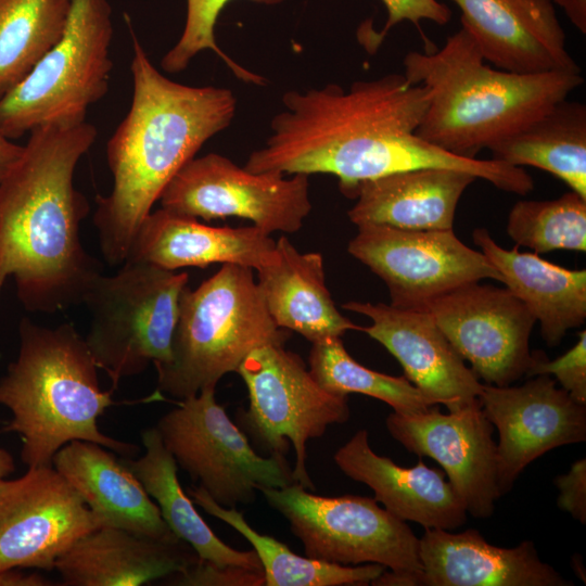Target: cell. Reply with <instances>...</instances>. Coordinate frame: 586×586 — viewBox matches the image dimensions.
<instances>
[{
  "mask_svg": "<svg viewBox=\"0 0 586 586\" xmlns=\"http://www.w3.org/2000/svg\"><path fill=\"white\" fill-rule=\"evenodd\" d=\"M189 275L125 262L113 276L94 279L82 303L91 315L86 343L116 390L123 378L166 364Z\"/></svg>",
  "mask_w": 586,
  "mask_h": 586,
  "instance_id": "obj_8",
  "label": "cell"
},
{
  "mask_svg": "<svg viewBox=\"0 0 586 586\" xmlns=\"http://www.w3.org/2000/svg\"><path fill=\"white\" fill-rule=\"evenodd\" d=\"M555 375L569 395L586 405V330L578 333V341L557 359L549 360L542 352H533L527 377Z\"/></svg>",
  "mask_w": 586,
  "mask_h": 586,
  "instance_id": "obj_35",
  "label": "cell"
},
{
  "mask_svg": "<svg viewBox=\"0 0 586 586\" xmlns=\"http://www.w3.org/2000/svg\"><path fill=\"white\" fill-rule=\"evenodd\" d=\"M342 307L371 320L360 331L383 345L400 364L404 375L433 404L451 411L479 399L483 383L428 310L356 301Z\"/></svg>",
  "mask_w": 586,
  "mask_h": 586,
  "instance_id": "obj_19",
  "label": "cell"
},
{
  "mask_svg": "<svg viewBox=\"0 0 586 586\" xmlns=\"http://www.w3.org/2000/svg\"><path fill=\"white\" fill-rule=\"evenodd\" d=\"M387 11L386 23L380 34H375L368 47L378 49L388 30L404 21L420 27L423 20L445 25L451 17L449 8L437 0H381Z\"/></svg>",
  "mask_w": 586,
  "mask_h": 586,
  "instance_id": "obj_37",
  "label": "cell"
},
{
  "mask_svg": "<svg viewBox=\"0 0 586 586\" xmlns=\"http://www.w3.org/2000/svg\"><path fill=\"white\" fill-rule=\"evenodd\" d=\"M24 569L0 571V586H51V579L38 572H25Z\"/></svg>",
  "mask_w": 586,
  "mask_h": 586,
  "instance_id": "obj_39",
  "label": "cell"
},
{
  "mask_svg": "<svg viewBox=\"0 0 586 586\" xmlns=\"http://www.w3.org/2000/svg\"><path fill=\"white\" fill-rule=\"evenodd\" d=\"M404 76L430 92L415 133L451 154L474 158L584 82L582 73L515 74L485 63L471 35L460 27L434 52L411 51Z\"/></svg>",
  "mask_w": 586,
  "mask_h": 586,
  "instance_id": "obj_4",
  "label": "cell"
},
{
  "mask_svg": "<svg viewBox=\"0 0 586 586\" xmlns=\"http://www.w3.org/2000/svg\"><path fill=\"white\" fill-rule=\"evenodd\" d=\"M429 101L424 86L396 73L355 81L348 90L328 84L286 91L285 109L273 116L265 145L250 154L244 168L334 175L344 195L365 180L430 167L468 171L520 195L532 191L533 179L522 167L458 156L418 137Z\"/></svg>",
  "mask_w": 586,
  "mask_h": 586,
  "instance_id": "obj_1",
  "label": "cell"
},
{
  "mask_svg": "<svg viewBox=\"0 0 586 586\" xmlns=\"http://www.w3.org/2000/svg\"><path fill=\"white\" fill-rule=\"evenodd\" d=\"M98 527V518L53 466L0 481V571L54 570L76 540Z\"/></svg>",
  "mask_w": 586,
  "mask_h": 586,
  "instance_id": "obj_14",
  "label": "cell"
},
{
  "mask_svg": "<svg viewBox=\"0 0 586 586\" xmlns=\"http://www.w3.org/2000/svg\"><path fill=\"white\" fill-rule=\"evenodd\" d=\"M237 373L249 393L247 409L237 416L240 428L268 455L286 456L292 446L294 481L315 491L306 469V443L348 420L347 396L321 387L304 360L284 345L253 351Z\"/></svg>",
  "mask_w": 586,
  "mask_h": 586,
  "instance_id": "obj_9",
  "label": "cell"
},
{
  "mask_svg": "<svg viewBox=\"0 0 586 586\" xmlns=\"http://www.w3.org/2000/svg\"><path fill=\"white\" fill-rule=\"evenodd\" d=\"M493 160L533 166L586 199V106L566 99L492 144Z\"/></svg>",
  "mask_w": 586,
  "mask_h": 586,
  "instance_id": "obj_29",
  "label": "cell"
},
{
  "mask_svg": "<svg viewBox=\"0 0 586 586\" xmlns=\"http://www.w3.org/2000/svg\"><path fill=\"white\" fill-rule=\"evenodd\" d=\"M52 466L79 494L101 526L156 539H179L139 480L114 451L77 440L56 451Z\"/></svg>",
  "mask_w": 586,
  "mask_h": 586,
  "instance_id": "obj_24",
  "label": "cell"
},
{
  "mask_svg": "<svg viewBox=\"0 0 586 586\" xmlns=\"http://www.w3.org/2000/svg\"><path fill=\"white\" fill-rule=\"evenodd\" d=\"M215 392L208 387L179 400L155 425L177 466L227 508L253 502L259 488L296 483L285 456L258 454Z\"/></svg>",
  "mask_w": 586,
  "mask_h": 586,
  "instance_id": "obj_10",
  "label": "cell"
},
{
  "mask_svg": "<svg viewBox=\"0 0 586 586\" xmlns=\"http://www.w3.org/2000/svg\"><path fill=\"white\" fill-rule=\"evenodd\" d=\"M95 138L87 122L35 128L0 182V292L13 277L30 311L82 303L101 273L79 238L89 204L74 186L75 168Z\"/></svg>",
  "mask_w": 586,
  "mask_h": 586,
  "instance_id": "obj_2",
  "label": "cell"
},
{
  "mask_svg": "<svg viewBox=\"0 0 586 586\" xmlns=\"http://www.w3.org/2000/svg\"><path fill=\"white\" fill-rule=\"evenodd\" d=\"M507 232L519 246L536 254L557 250L586 251V199L574 191L546 201L517 202Z\"/></svg>",
  "mask_w": 586,
  "mask_h": 586,
  "instance_id": "obj_33",
  "label": "cell"
},
{
  "mask_svg": "<svg viewBox=\"0 0 586 586\" xmlns=\"http://www.w3.org/2000/svg\"><path fill=\"white\" fill-rule=\"evenodd\" d=\"M275 245L270 234L253 225L214 227L161 207L141 222L125 262L167 270L204 268L215 263L257 270L270 259Z\"/></svg>",
  "mask_w": 586,
  "mask_h": 586,
  "instance_id": "obj_22",
  "label": "cell"
},
{
  "mask_svg": "<svg viewBox=\"0 0 586 586\" xmlns=\"http://www.w3.org/2000/svg\"><path fill=\"white\" fill-rule=\"evenodd\" d=\"M289 337L270 317L253 269L224 264L195 290L183 289L170 359L155 366L157 390L181 400L216 388L253 351Z\"/></svg>",
  "mask_w": 586,
  "mask_h": 586,
  "instance_id": "obj_6",
  "label": "cell"
},
{
  "mask_svg": "<svg viewBox=\"0 0 586 586\" xmlns=\"http://www.w3.org/2000/svg\"><path fill=\"white\" fill-rule=\"evenodd\" d=\"M418 572L384 571L378 586H572L540 560L531 540L515 547L491 545L479 531L425 528L419 538Z\"/></svg>",
  "mask_w": 586,
  "mask_h": 586,
  "instance_id": "obj_18",
  "label": "cell"
},
{
  "mask_svg": "<svg viewBox=\"0 0 586 586\" xmlns=\"http://www.w3.org/2000/svg\"><path fill=\"white\" fill-rule=\"evenodd\" d=\"M555 484L560 491L558 506L581 523H586V460L575 461L566 474L558 475Z\"/></svg>",
  "mask_w": 586,
  "mask_h": 586,
  "instance_id": "obj_38",
  "label": "cell"
},
{
  "mask_svg": "<svg viewBox=\"0 0 586 586\" xmlns=\"http://www.w3.org/2000/svg\"><path fill=\"white\" fill-rule=\"evenodd\" d=\"M20 348L0 379V405L11 420L1 432L16 433L21 459L28 468L52 466L56 451L73 441L97 443L123 457L140 450L102 433L98 419L115 402L102 390L98 366L75 327L36 324L23 318Z\"/></svg>",
  "mask_w": 586,
  "mask_h": 586,
  "instance_id": "obj_5",
  "label": "cell"
},
{
  "mask_svg": "<svg viewBox=\"0 0 586 586\" xmlns=\"http://www.w3.org/2000/svg\"><path fill=\"white\" fill-rule=\"evenodd\" d=\"M132 99L106 144L113 175L97 198L93 221L104 258L124 264L137 231L173 177L207 140L228 128L237 98L230 89L174 81L150 61L131 31Z\"/></svg>",
  "mask_w": 586,
  "mask_h": 586,
  "instance_id": "obj_3",
  "label": "cell"
},
{
  "mask_svg": "<svg viewBox=\"0 0 586 586\" xmlns=\"http://www.w3.org/2000/svg\"><path fill=\"white\" fill-rule=\"evenodd\" d=\"M552 2L564 11L579 33L586 34V0H552Z\"/></svg>",
  "mask_w": 586,
  "mask_h": 586,
  "instance_id": "obj_40",
  "label": "cell"
},
{
  "mask_svg": "<svg viewBox=\"0 0 586 586\" xmlns=\"http://www.w3.org/2000/svg\"><path fill=\"white\" fill-rule=\"evenodd\" d=\"M347 252L386 285L391 305L426 309L436 298L464 284L501 277L481 251L449 230H408L357 226Z\"/></svg>",
  "mask_w": 586,
  "mask_h": 586,
  "instance_id": "obj_13",
  "label": "cell"
},
{
  "mask_svg": "<svg viewBox=\"0 0 586 586\" xmlns=\"http://www.w3.org/2000/svg\"><path fill=\"white\" fill-rule=\"evenodd\" d=\"M479 399L499 434L500 496L536 458L556 447L586 441V405L558 388L547 374L535 375L520 386L483 384Z\"/></svg>",
  "mask_w": 586,
  "mask_h": 586,
  "instance_id": "obj_17",
  "label": "cell"
},
{
  "mask_svg": "<svg viewBox=\"0 0 586 586\" xmlns=\"http://www.w3.org/2000/svg\"><path fill=\"white\" fill-rule=\"evenodd\" d=\"M24 145L13 143L0 131V182L18 160Z\"/></svg>",
  "mask_w": 586,
  "mask_h": 586,
  "instance_id": "obj_41",
  "label": "cell"
},
{
  "mask_svg": "<svg viewBox=\"0 0 586 586\" xmlns=\"http://www.w3.org/2000/svg\"><path fill=\"white\" fill-rule=\"evenodd\" d=\"M385 424L408 451L441 464L468 513L482 519L493 514L500 497L496 443L480 399L447 413L437 404L415 415L393 411Z\"/></svg>",
  "mask_w": 586,
  "mask_h": 586,
  "instance_id": "obj_16",
  "label": "cell"
},
{
  "mask_svg": "<svg viewBox=\"0 0 586 586\" xmlns=\"http://www.w3.org/2000/svg\"><path fill=\"white\" fill-rule=\"evenodd\" d=\"M188 493L194 505L234 528L253 546L265 586L369 585L386 569L375 563L340 565L300 556L276 538L258 533L237 508L218 505L202 487Z\"/></svg>",
  "mask_w": 586,
  "mask_h": 586,
  "instance_id": "obj_30",
  "label": "cell"
},
{
  "mask_svg": "<svg viewBox=\"0 0 586 586\" xmlns=\"http://www.w3.org/2000/svg\"><path fill=\"white\" fill-rule=\"evenodd\" d=\"M230 0H187L186 23L177 43L170 48L161 61L164 72L176 74L184 71L191 61L202 51L216 53L233 73L247 84L266 85V79L233 61L216 42L215 26L217 18ZM263 4H278L283 0H252Z\"/></svg>",
  "mask_w": 586,
  "mask_h": 586,
  "instance_id": "obj_34",
  "label": "cell"
},
{
  "mask_svg": "<svg viewBox=\"0 0 586 586\" xmlns=\"http://www.w3.org/2000/svg\"><path fill=\"white\" fill-rule=\"evenodd\" d=\"M69 1L62 38L0 98V131L11 140L42 126L85 123L88 109L109 91L111 4L107 0Z\"/></svg>",
  "mask_w": 586,
  "mask_h": 586,
  "instance_id": "obj_7",
  "label": "cell"
},
{
  "mask_svg": "<svg viewBox=\"0 0 586 586\" xmlns=\"http://www.w3.org/2000/svg\"><path fill=\"white\" fill-rule=\"evenodd\" d=\"M0 433L1 430H0ZM16 469L13 456L0 446V481L11 475Z\"/></svg>",
  "mask_w": 586,
  "mask_h": 586,
  "instance_id": "obj_42",
  "label": "cell"
},
{
  "mask_svg": "<svg viewBox=\"0 0 586 586\" xmlns=\"http://www.w3.org/2000/svg\"><path fill=\"white\" fill-rule=\"evenodd\" d=\"M479 282L448 292L425 310L479 379L510 385L526 375L536 320L507 288Z\"/></svg>",
  "mask_w": 586,
  "mask_h": 586,
  "instance_id": "obj_15",
  "label": "cell"
},
{
  "mask_svg": "<svg viewBox=\"0 0 586 586\" xmlns=\"http://www.w3.org/2000/svg\"><path fill=\"white\" fill-rule=\"evenodd\" d=\"M258 492L289 522L308 558L340 565L375 563L393 572L421 570L419 538L374 498L320 496L297 483Z\"/></svg>",
  "mask_w": 586,
  "mask_h": 586,
  "instance_id": "obj_11",
  "label": "cell"
},
{
  "mask_svg": "<svg viewBox=\"0 0 586 586\" xmlns=\"http://www.w3.org/2000/svg\"><path fill=\"white\" fill-rule=\"evenodd\" d=\"M144 455L138 459L123 457L124 463L139 480L149 496L156 501L161 515L170 531L187 543L199 559L219 566H241L263 571L252 549L242 551L224 543L207 525L182 489L178 466L167 450L155 426L141 433Z\"/></svg>",
  "mask_w": 586,
  "mask_h": 586,
  "instance_id": "obj_28",
  "label": "cell"
},
{
  "mask_svg": "<svg viewBox=\"0 0 586 586\" xmlns=\"http://www.w3.org/2000/svg\"><path fill=\"white\" fill-rule=\"evenodd\" d=\"M69 0H0V98L62 38Z\"/></svg>",
  "mask_w": 586,
  "mask_h": 586,
  "instance_id": "obj_31",
  "label": "cell"
},
{
  "mask_svg": "<svg viewBox=\"0 0 586 586\" xmlns=\"http://www.w3.org/2000/svg\"><path fill=\"white\" fill-rule=\"evenodd\" d=\"M476 179L468 171L430 167L365 180L345 194L356 200L347 216L356 226L449 230L462 193Z\"/></svg>",
  "mask_w": 586,
  "mask_h": 586,
  "instance_id": "obj_25",
  "label": "cell"
},
{
  "mask_svg": "<svg viewBox=\"0 0 586 586\" xmlns=\"http://www.w3.org/2000/svg\"><path fill=\"white\" fill-rule=\"evenodd\" d=\"M199 557L183 540H164L101 526L55 562L65 586H139L182 573Z\"/></svg>",
  "mask_w": 586,
  "mask_h": 586,
  "instance_id": "obj_23",
  "label": "cell"
},
{
  "mask_svg": "<svg viewBox=\"0 0 586 586\" xmlns=\"http://www.w3.org/2000/svg\"><path fill=\"white\" fill-rule=\"evenodd\" d=\"M311 344L309 371L320 386L332 394H364L386 403L399 415L419 413L435 405L405 375H388L356 361L341 336L326 337Z\"/></svg>",
  "mask_w": 586,
  "mask_h": 586,
  "instance_id": "obj_32",
  "label": "cell"
},
{
  "mask_svg": "<svg viewBox=\"0 0 586 586\" xmlns=\"http://www.w3.org/2000/svg\"><path fill=\"white\" fill-rule=\"evenodd\" d=\"M253 173L208 153L190 160L160 196L161 207L204 220L238 217L270 234L297 232L313 205L307 175Z\"/></svg>",
  "mask_w": 586,
  "mask_h": 586,
  "instance_id": "obj_12",
  "label": "cell"
},
{
  "mask_svg": "<svg viewBox=\"0 0 586 586\" xmlns=\"http://www.w3.org/2000/svg\"><path fill=\"white\" fill-rule=\"evenodd\" d=\"M322 255L300 252L285 237L257 269V286L276 324L310 343L361 330L336 308L326 285Z\"/></svg>",
  "mask_w": 586,
  "mask_h": 586,
  "instance_id": "obj_26",
  "label": "cell"
},
{
  "mask_svg": "<svg viewBox=\"0 0 586 586\" xmlns=\"http://www.w3.org/2000/svg\"><path fill=\"white\" fill-rule=\"evenodd\" d=\"M170 585L179 586H263V571L241 566H219L198 559L179 574L171 575Z\"/></svg>",
  "mask_w": 586,
  "mask_h": 586,
  "instance_id": "obj_36",
  "label": "cell"
},
{
  "mask_svg": "<svg viewBox=\"0 0 586 586\" xmlns=\"http://www.w3.org/2000/svg\"><path fill=\"white\" fill-rule=\"evenodd\" d=\"M333 459L347 477L369 486L374 499L405 522L446 531L466 523L468 512L443 470L422 460L411 468L397 466L372 450L366 430L357 431Z\"/></svg>",
  "mask_w": 586,
  "mask_h": 586,
  "instance_id": "obj_21",
  "label": "cell"
},
{
  "mask_svg": "<svg viewBox=\"0 0 586 586\" xmlns=\"http://www.w3.org/2000/svg\"><path fill=\"white\" fill-rule=\"evenodd\" d=\"M485 62L515 74L582 73L552 0H453Z\"/></svg>",
  "mask_w": 586,
  "mask_h": 586,
  "instance_id": "obj_20",
  "label": "cell"
},
{
  "mask_svg": "<svg viewBox=\"0 0 586 586\" xmlns=\"http://www.w3.org/2000/svg\"><path fill=\"white\" fill-rule=\"evenodd\" d=\"M473 241L499 272L506 288L539 321L543 339L549 346H557L570 329L585 322V269H566L536 253L504 249L484 228L473 231Z\"/></svg>",
  "mask_w": 586,
  "mask_h": 586,
  "instance_id": "obj_27",
  "label": "cell"
}]
</instances>
